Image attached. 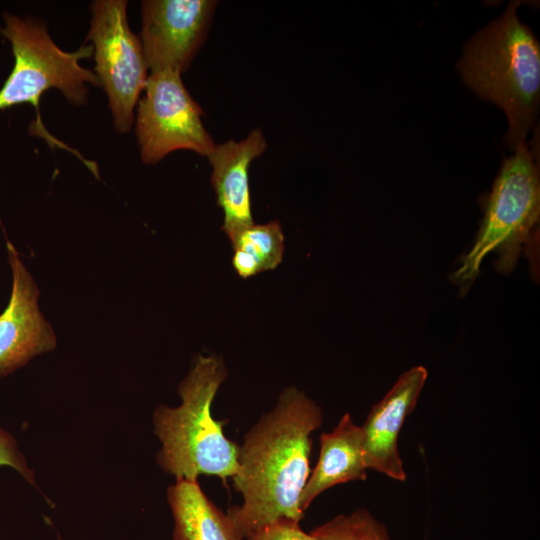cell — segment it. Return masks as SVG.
Wrapping results in <instances>:
<instances>
[{
  "mask_svg": "<svg viewBox=\"0 0 540 540\" xmlns=\"http://www.w3.org/2000/svg\"><path fill=\"white\" fill-rule=\"evenodd\" d=\"M322 421L321 408L290 387L246 433L232 477L242 503L227 512L244 539L279 519H303L300 495L310 474L311 434Z\"/></svg>",
  "mask_w": 540,
  "mask_h": 540,
  "instance_id": "cell-1",
  "label": "cell"
},
{
  "mask_svg": "<svg viewBox=\"0 0 540 540\" xmlns=\"http://www.w3.org/2000/svg\"><path fill=\"white\" fill-rule=\"evenodd\" d=\"M519 4L511 2L474 35L457 64L466 85L505 112L509 127L504 142L512 150L526 142L540 103V46L518 18Z\"/></svg>",
  "mask_w": 540,
  "mask_h": 540,
  "instance_id": "cell-2",
  "label": "cell"
},
{
  "mask_svg": "<svg viewBox=\"0 0 540 540\" xmlns=\"http://www.w3.org/2000/svg\"><path fill=\"white\" fill-rule=\"evenodd\" d=\"M226 377L221 358L199 355L179 384L181 404L159 405L154 411V431L162 443L157 462L176 480L213 475L225 482L237 471L239 445L225 436L224 422L215 420L211 412Z\"/></svg>",
  "mask_w": 540,
  "mask_h": 540,
  "instance_id": "cell-3",
  "label": "cell"
},
{
  "mask_svg": "<svg viewBox=\"0 0 540 540\" xmlns=\"http://www.w3.org/2000/svg\"><path fill=\"white\" fill-rule=\"evenodd\" d=\"M513 151L494 181L475 241L451 275L462 293L477 278L486 255L496 252L497 270L508 273L522 251L536 240L540 216L538 164L526 142Z\"/></svg>",
  "mask_w": 540,
  "mask_h": 540,
  "instance_id": "cell-4",
  "label": "cell"
},
{
  "mask_svg": "<svg viewBox=\"0 0 540 540\" xmlns=\"http://www.w3.org/2000/svg\"><path fill=\"white\" fill-rule=\"evenodd\" d=\"M0 28L14 55V67L0 89V110L30 103L38 114L42 93L56 88L74 105L87 102L86 83L100 85L96 74L83 68L80 60L93 55V45H82L72 52L60 49L42 21L4 14ZM40 121V118H39Z\"/></svg>",
  "mask_w": 540,
  "mask_h": 540,
  "instance_id": "cell-5",
  "label": "cell"
},
{
  "mask_svg": "<svg viewBox=\"0 0 540 540\" xmlns=\"http://www.w3.org/2000/svg\"><path fill=\"white\" fill-rule=\"evenodd\" d=\"M126 8L123 0L94 1L86 37L92 42L95 71L119 133L130 131L135 105L148 79L142 44L129 28Z\"/></svg>",
  "mask_w": 540,
  "mask_h": 540,
  "instance_id": "cell-6",
  "label": "cell"
},
{
  "mask_svg": "<svg viewBox=\"0 0 540 540\" xmlns=\"http://www.w3.org/2000/svg\"><path fill=\"white\" fill-rule=\"evenodd\" d=\"M203 114L184 86L181 73L151 71L136 118L141 160L156 164L176 150H191L207 157L215 143L204 128Z\"/></svg>",
  "mask_w": 540,
  "mask_h": 540,
  "instance_id": "cell-7",
  "label": "cell"
},
{
  "mask_svg": "<svg viewBox=\"0 0 540 540\" xmlns=\"http://www.w3.org/2000/svg\"><path fill=\"white\" fill-rule=\"evenodd\" d=\"M216 7L210 0L141 3V44L150 71L184 72L203 44Z\"/></svg>",
  "mask_w": 540,
  "mask_h": 540,
  "instance_id": "cell-8",
  "label": "cell"
},
{
  "mask_svg": "<svg viewBox=\"0 0 540 540\" xmlns=\"http://www.w3.org/2000/svg\"><path fill=\"white\" fill-rule=\"evenodd\" d=\"M12 271L9 302L0 314V377L56 346V337L38 306V287L14 245L7 240Z\"/></svg>",
  "mask_w": 540,
  "mask_h": 540,
  "instance_id": "cell-9",
  "label": "cell"
},
{
  "mask_svg": "<svg viewBox=\"0 0 540 540\" xmlns=\"http://www.w3.org/2000/svg\"><path fill=\"white\" fill-rule=\"evenodd\" d=\"M426 379L427 370L424 367H412L372 407L361 426L367 469L396 481L406 480L397 441L405 419L416 406Z\"/></svg>",
  "mask_w": 540,
  "mask_h": 540,
  "instance_id": "cell-10",
  "label": "cell"
},
{
  "mask_svg": "<svg viewBox=\"0 0 540 540\" xmlns=\"http://www.w3.org/2000/svg\"><path fill=\"white\" fill-rule=\"evenodd\" d=\"M267 149L260 129L252 130L241 141L228 140L213 147L207 156L211 183L217 204L222 209V230L231 240L241 230L254 224L249 189V167Z\"/></svg>",
  "mask_w": 540,
  "mask_h": 540,
  "instance_id": "cell-11",
  "label": "cell"
},
{
  "mask_svg": "<svg viewBox=\"0 0 540 540\" xmlns=\"http://www.w3.org/2000/svg\"><path fill=\"white\" fill-rule=\"evenodd\" d=\"M367 470L361 426L346 413L331 432L320 436L319 459L301 492L300 509L305 512L318 495L335 485L365 480Z\"/></svg>",
  "mask_w": 540,
  "mask_h": 540,
  "instance_id": "cell-12",
  "label": "cell"
},
{
  "mask_svg": "<svg viewBox=\"0 0 540 540\" xmlns=\"http://www.w3.org/2000/svg\"><path fill=\"white\" fill-rule=\"evenodd\" d=\"M167 499L174 520L173 540H245L198 481L176 480L167 490Z\"/></svg>",
  "mask_w": 540,
  "mask_h": 540,
  "instance_id": "cell-13",
  "label": "cell"
},
{
  "mask_svg": "<svg viewBox=\"0 0 540 540\" xmlns=\"http://www.w3.org/2000/svg\"><path fill=\"white\" fill-rule=\"evenodd\" d=\"M234 254L232 265L242 278L275 269L284 254V234L278 221L253 224L231 240Z\"/></svg>",
  "mask_w": 540,
  "mask_h": 540,
  "instance_id": "cell-14",
  "label": "cell"
},
{
  "mask_svg": "<svg viewBox=\"0 0 540 540\" xmlns=\"http://www.w3.org/2000/svg\"><path fill=\"white\" fill-rule=\"evenodd\" d=\"M316 540H391L385 526L365 509L340 514L316 527Z\"/></svg>",
  "mask_w": 540,
  "mask_h": 540,
  "instance_id": "cell-15",
  "label": "cell"
},
{
  "mask_svg": "<svg viewBox=\"0 0 540 540\" xmlns=\"http://www.w3.org/2000/svg\"><path fill=\"white\" fill-rule=\"evenodd\" d=\"M245 540H316L300 528L299 522L282 518L258 529Z\"/></svg>",
  "mask_w": 540,
  "mask_h": 540,
  "instance_id": "cell-16",
  "label": "cell"
},
{
  "mask_svg": "<svg viewBox=\"0 0 540 540\" xmlns=\"http://www.w3.org/2000/svg\"><path fill=\"white\" fill-rule=\"evenodd\" d=\"M0 466L13 468L29 484L35 486V475L28 467L27 461L21 453L15 438L0 427Z\"/></svg>",
  "mask_w": 540,
  "mask_h": 540,
  "instance_id": "cell-17",
  "label": "cell"
}]
</instances>
